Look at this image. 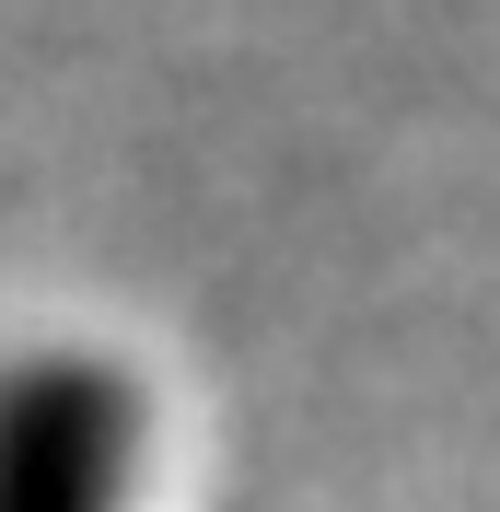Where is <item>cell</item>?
<instances>
[{"label": "cell", "mask_w": 500, "mask_h": 512, "mask_svg": "<svg viewBox=\"0 0 500 512\" xmlns=\"http://www.w3.org/2000/svg\"><path fill=\"white\" fill-rule=\"evenodd\" d=\"M140 396L94 350L0 361V512H128Z\"/></svg>", "instance_id": "cell-1"}]
</instances>
